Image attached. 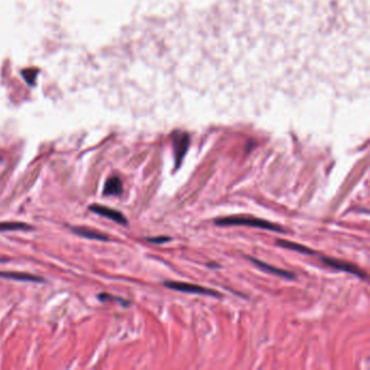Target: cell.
<instances>
[{
  "label": "cell",
  "instance_id": "7a4b0ae2",
  "mask_svg": "<svg viewBox=\"0 0 370 370\" xmlns=\"http://www.w3.org/2000/svg\"><path fill=\"white\" fill-rule=\"evenodd\" d=\"M164 286L166 288L179 291V292H184V293L202 294V295H210V296H220V293H218L217 291H215V290L204 288V287H201V286H196V284L187 283V282L166 281V282H164Z\"/></svg>",
  "mask_w": 370,
  "mask_h": 370
},
{
  "label": "cell",
  "instance_id": "6da1fadb",
  "mask_svg": "<svg viewBox=\"0 0 370 370\" xmlns=\"http://www.w3.org/2000/svg\"><path fill=\"white\" fill-rule=\"evenodd\" d=\"M217 226H249L256 227V228L273 230L277 232H284L280 226H277L265 219L256 218L253 216H227L220 217L214 220Z\"/></svg>",
  "mask_w": 370,
  "mask_h": 370
},
{
  "label": "cell",
  "instance_id": "8992f818",
  "mask_svg": "<svg viewBox=\"0 0 370 370\" xmlns=\"http://www.w3.org/2000/svg\"><path fill=\"white\" fill-rule=\"evenodd\" d=\"M248 259H250V261H252L256 266H258L260 269L264 270V272H266V273H270V274H273L275 276H279V277H282V278H286V279H294L295 278V275L293 273L288 272V270L276 268L272 265H268V264H266V263H263V262H261L259 260H255L253 258H248Z\"/></svg>",
  "mask_w": 370,
  "mask_h": 370
},
{
  "label": "cell",
  "instance_id": "30bf717a",
  "mask_svg": "<svg viewBox=\"0 0 370 370\" xmlns=\"http://www.w3.org/2000/svg\"><path fill=\"white\" fill-rule=\"evenodd\" d=\"M277 244H278L279 246L281 248H284V249H289V250H292V251H296L298 253H303V254H315L314 251H312L310 248L307 246H304L302 244H298V243H295V242H291V241H288V240H282V239H278L277 240Z\"/></svg>",
  "mask_w": 370,
  "mask_h": 370
},
{
  "label": "cell",
  "instance_id": "8fae6325",
  "mask_svg": "<svg viewBox=\"0 0 370 370\" xmlns=\"http://www.w3.org/2000/svg\"><path fill=\"white\" fill-rule=\"evenodd\" d=\"M32 227L24 223L18 222H5L0 223V231H13V230H30Z\"/></svg>",
  "mask_w": 370,
  "mask_h": 370
},
{
  "label": "cell",
  "instance_id": "277c9868",
  "mask_svg": "<svg viewBox=\"0 0 370 370\" xmlns=\"http://www.w3.org/2000/svg\"><path fill=\"white\" fill-rule=\"evenodd\" d=\"M323 261L326 263L327 265L334 269L341 270V272H345V273H348L354 276H357L360 279H366V277H367L366 273L360 270L357 266L351 264V263L336 260V259H330V258H323Z\"/></svg>",
  "mask_w": 370,
  "mask_h": 370
},
{
  "label": "cell",
  "instance_id": "3957f363",
  "mask_svg": "<svg viewBox=\"0 0 370 370\" xmlns=\"http://www.w3.org/2000/svg\"><path fill=\"white\" fill-rule=\"evenodd\" d=\"M190 137L186 133H177L173 137V148H174V156L176 168H178L181 165V162L187 153L189 148Z\"/></svg>",
  "mask_w": 370,
  "mask_h": 370
},
{
  "label": "cell",
  "instance_id": "7c38bea8",
  "mask_svg": "<svg viewBox=\"0 0 370 370\" xmlns=\"http://www.w3.org/2000/svg\"><path fill=\"white\" fill-rule=\"evenodd\" d=\"M38 70L36 69H24L21 74H22L25 82L30 85V86H35L36 83V77L38 75Z\"/></svg>",
  "mask_w": 370,
  "mask_h": 370
},
{
  "label": "cell",
  "instance_id": "4fadbf2b",
  "mask_svg": "<svg viewBox=\"0 0 370 370\" xmlns=\"http://www.w3.org/2000/svg\"><path fill=\"white\" fill-rule=\"evenodd\" d=\"M149 242H152V243H165V242H168V241L170 240L169 237H154V238H148L147 239Z\"/></svg>",
  "mask_w": 370,
  "mask_h": 370
},
{
  "label": "cell",
  "instance_id": "52a82bcc",
  "mask_svg": "<svg viewBox=\"0 0 370 370\" xmlns=\"http://www.w3.org/2000/svg\"><path fill=\"white\" fill-rule=\"evenodd\" d=\"M123 192V184L117 176H112L106 180L103 189L104 196H120Z\"/></svg>",
  "mask_w": 370,
  "mask_h": 370
},
{
  "label": "cell",
  "instance_id": "ba28073f",
  "mask_svg": "<svg viewBox=\"0 0 370 370\" xmlns=\"http://www.w3.org/2000/svg\"><path fill=\"white\" fill-rule=\"evenodd\" d=\"M0 277L7 279H13L19 281H32V282H42L44 279L39 278L37 276H34L26 273H18V272H0Z\"/></svg>",
  "mask_w": 370,
  "mask_h": 370
},
{
  "label": "cell",
  "instance_id": "5b68a950",
  "mask_svg": "<svg viewBox=\"0 0 370 370\" xmlns=\"http://www.w3.org/2000/svg\"><path fill=\"white\" fill-rule=\"evenodd\" d=\"M89 210L92 211V212H95L96 214H98V215H101V216H104V217L109 218V219L114 220V222H116L118 224H122V225L127 224V219L125 218V216L122 214V213L116 211V210L106 208V206H102V205H99V204L90 205Z\"/></svg>",
  "mask_w": 370,
  "mask_h": 370
},
{
  "label": "cell",
  "instance_id": "9c48e42d",
  "mask_svg": "<svg viewBox=\"0 0 370 370\" xmlns=\"http://www.w3.org/2000/svg\"><path fill=\"white\" fill-rule=\"evenodd\" d=\"M72 232L78 234V236L84 237V238H88V239H95V240H99V241H106L109 238L105 234L101 233L100 231H96L92 230L89 228H85V227H72L71 228Z\"/></svg>",
  "mask_w": 370,
  "mask_h": 370
}]
</instances>
